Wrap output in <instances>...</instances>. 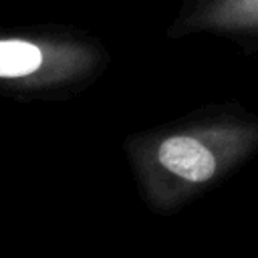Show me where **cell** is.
<instances>
[{
	"label": "cell",
	"mask_w": 258,
	"mask_h": 258,
	"mask_svg": "<svg viewBox=\"0 0 258 258\" xmlns=\"http://www.w3.org/2000/svg\"><path fill=\"white\" fill-rule=\"evenodd\" d=\"M123 151L143 204L171 216L258 157V113L208 105L127 135Z\"/></svg>",
	"instance_id": "obj_1"
},
{
	"label": "cell",
	"mask_w": 258,
	"mask_h": 258,
	"mask_svg": "<svg viewBox=\"0 0 258 258\" xmlns=\"http://www.w3.org/2000/svg\"><path fill=\"white\" fill-rule=\"evenodd\" d=\"M111 64L105 44L69 26L0 30V97L67 99L89 89Z\"/></svg>",
	"instance_id": "obj_2"
},
{
	"label": "cell",
	"mask_w": 258,
	"mask_h": 258,
	"mask_svg": "<svg viewBox=\"0 0 258 258\" xmlns=\"http://www.w3.org/2000/svg\"><path fill=\"white\" fill-rule=\"evenodd\" d=\"M191 34H214L258 54V0H183L165 36L179 40Z\"/></svg>",
	"instance_id": "obj_3"
}]
</instances>
